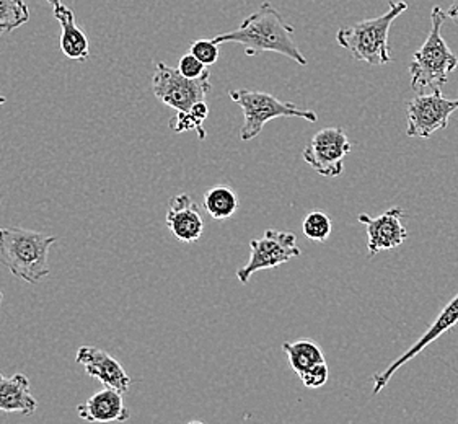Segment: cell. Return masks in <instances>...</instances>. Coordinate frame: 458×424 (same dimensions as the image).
<instances>
[{"label":"cell","instance_id":"83f0119b","mask_svg":"<svg viewBox=\"0 0 458 424\" xmlns=\"http://www.w3.org/2000/svg\"><path fill=\"white\" fill-rule=\"evenodd\" d=\"M2 299H4V294H2V293H0V302H2Z\"/></svg>","mask_w":458,"mask_h":424},{"label":"cell","instance_id":"44dd1931","mask_svg":"<svg viewBox=\"0 0 458 424\" xmlns=\"http://www.w3.org/2000/svg\"><path fill=\"white\" fill-rule=\"evenodd\" d=\"M333 222L330 216L321 211L309 212L302 222L303 235L312 242L325 243L331 235Z\"/></svg>","mask_w":458,"mask_h":424},{"label":"cell","instance_id":"9c48e42d","mask_svg":"<svg viewBox=\"0 0 458 424\" xmlns=\"http://www.w3.org/2000/svg\"><path fill=\"white\" fill-rule=\"evenodd\" d=\"M351 148L352 146L344 131L325 128L303 148L302 158L318 175L336 178L344 172V158L348 157Z\"/></svg>","mask_w":458,"mask_h":424},{"label":"cell","instance_id":"7a4b0ae2","mask_svg":"<svg viewBox=\"0 0 458 424\" xmlns=\"http://www.w3.org/2000/svg\"><path fill=\"white\" fill-rule=\"evenodd\" d=\"M55 242V235L43 232L4 227L0 229V265L28 284H38L51 275L47 253Z\"/></svg>","mask_w":458,"mask_h":424},{"label":"cell","instance_id":"8fae6325","mask_svg":"<svg viewBox=\"0 0 458 424\" xmlns=\"http://www.w3.org/2000/svg\"><path fill=\"white\" fill-rule=\"evenodd\" d=\"M403 216L402 208H392L377 217L359 214V222L366 225L369 257H376L378 251L403 245L404 240L408 239Z\"/></svg>","mask_w":458,"mask_h":424},{"label":"cell","instance_id":"8992f818","mask_svg":"<svg viewBox=\"0 0 458 424\" xmlns=\"http://www.w3.org/2000/svg\"><path fill=\"white\" fill-rule=\"evenodd\" d=\"M152 90L166 106L176 111H188L194 103L202 102L211 92V72L206 71L198 79H188L178 69L157 63Z\"/></svg>","mask_w":458,"mask_h":424},{"label":"cell","instance_id":"d6986e66","mask_svg":"<svg viewBox=\"0 0 458 424\" xmlns=\"http://www.w3.org/2000/svg\"><path fill=\"white\" fill-rule=\"evenodd\" d=\"M209 116V106L208 103H194L193 106L188 111H176L174 120L170 121V128L174 132H186V131H196L198 138L204 140L206 139V131L202 128L204 121Z\"/></svg>","mask_w":458,"mask_h":424},{"label":"cell","instance_id":"d4e9b609","mask_svg":"<svg viewBox=\"0 0 458 424\" xmlns=\"http://www.w3.org/2000/svg\"><path fill=\"white\" fill-rule=\"evenodd\" d=\"M447 17H449L450 20H454L458 25V0H452V5H450V9L447 10Z\"/></svg>","mask_w":458,"mask_h":424},{"label":"cell","instance_id":"52a82bcc","mask_svg":"<svg viewBox=\"0 0 458 424\" xmlns=\"http://www.w3.org/2000/svg\"><path fill=\"white\" fill-rule=\"evenodd\" d=\"M297 257H301V249L295 233L267 229L261 239L250 242V259L245 267H239L237 277L242 284H247L258 271L281 267Z\"/></svg>","mask_w":458,"mask_h":424},{"label":"cell","instance_id":"277c9868","mask_svg":"<svg viewBox=\"0 0 458 424\" xmlns=\"http://www.w3.org/2000/svg\"><path fill=\"white\" fill-rule=\"evenodd\" d=\"M408 10V4L390 2L384 15L377 19L362 20L352 27L339 28L336 41L341 47L348 49L356 61L370 65H386L392 61L388 49V35L394 20Z\"/></svg>","mask_w":458,"mask_h":424},{"label":"cell","instance_id":"4fadbf2b","mask_svg":"<svg viewBox=\"0 0 458 424\" xmlns=\"http://www.w3.org/2000/svg\"><path fill=\"white\" fill-rule=\"evenodd\" d=\"M166 225L174 237L183 243H194L201 239L204 221L199 208L190 194H176L170 199Z\"/></svg>","mask_w":458,"mask_h":424},{"label":"cell","instance_id":"cb8c5ba5","mask_svg":"<svg viewBox=\"0 0 458 424\" xmlns=\"http://www.w3.org/2000/svg\"><path fill=\"white\" fill-rule=\"evenodd\" d=\"M208 65L202 64L201 61L196 57V55L188 53L180 59V64H178V71L188 77V79H198L201 77L208 69Z\"/></svg>","mask_w":458,"mask_h":424},{"label":"cell","instance_id":"484cf974","mask_svg":"<svg viewBox=\"0 0 458 424\" xmlns=\"http://www.w3.org/2000/svg\"><path fill=\"white\" fill-rule=\"evenodd\" d=\"M7 102V98H5V97H2V95H0V105H4V103Z\"/></svg>","mask_w":458,"mask_h":424},{"label":"cell","instance_id":"9a60e30c","mask_svg":"<svg viewBox=\"0 0 458 424\" xmlns=\"http://www.w3.org/2000/svg\"><path fill=\"white\" fill-rule=\"evenodd\" d=\"M55 17L61 25V51L65 57L85 63L90 57V43L82 28L75 23V15L72 10L65 7L61 0L53 2Z\"/></svg>","mask_w":458,"mask_h":424},{"label":"cell","instance_id":"ac0fdd59","mask_svg":"<svg viewBox=\"0 0 458 424\" xmlns=\"http://www.w3.org/2000/svg\"><path fill=\"white\" fill-rule=\"evenodd\" d=\"M283 351L289 358V364L297 376L310 369L315 364L325 360V354L320 346L310 340H299V342H285Z\"/></svg>","mask_w":458,"mask_h":424},{"label":"cell","instance_id":"7402d4cb","mask_svg":"<svg viewBox=\"0 0 458 424\" xmlns=\"http://www.w3.org/2000/svg\"><path fill=\"white\" fill-rule=\"evenodd\" d=\"M190 53L196 55L202 64L209 67L219 59V45L214 39H198L191 43Z\"/></svg>","mask_w":458,"mask_h":424},{"label":"cell","instance_id":"4316f807","mask_svg":"<svg viewBox=\"0 0 458 424\" xmlns=\"http://www.w3.org/2000/svg\"><path fill=\"white\" fill-rule=\"evenodd\" d=\"M5 33H7V31H5V28L0 27V35H5Z\"/></svg>","mask_w":458,"mask_h":424},{"label":"cell","instance_id":"2e32d148","mask_svg":"<svg viewBox=\"0 0 458 424\" xmlns=\"http://www.w3.org/2000/svg\"><path fill=\"white\" fill-rule=\"evenodd\" d=\"M38 402L30 392V380L23 374L4 377L0 374V411L33 415Z\"/></svg>","mask_w":458,"mask_h":424},{"label":"cell","instance_id":"30bf717a","mask_svg":"<svg viewBox=\"0 0 458 424\" xmlns=\"http://www.w3.org/2000/svg\"><path fill=\"white\" fill-rule=\"evenodd\" d=\"M458 323V293L449 304L444 307V310L440 312L439 317L432 322L431 326L422 333L421 338L418 342L414 343L412 346H410V350L404 351L403 354L394 360L386 370L382 372H377L376 376L372 377L374 380V395H378L384 388L386 387V384L390 382V378L394 377V372L400 369L402 366H404L406 362L414 360L421 351L426 350L432 342H436L437 338H440L444 333L452 330Z\"/></svg>","mask_w":458,"mask_h":424},{"label":"cell","instance_id":"6da1fadb","mask_svg":"<svg viewBox=\"0 0 458 424\" xmlns=\"http://www.w3.org/2000/svg\"><path fill=\"white\" fill-rule=\"evenodd\" d=\"M293 25L285 23L281 13L266 2L259 9L243 20L237 30L222 33L214 38L217 45L224 43H237L245 47L247 55H258L259 53H277L287 59H293L297 64L307 65L305 55L293 41Z\"/></svg>","mask_w":458,"mask_h":424},{"label":"cell","instance_id":"e0dca14e","mask_svg":"<svg viewBox=\"0 0 458 424\" xmlns=\"http://www.w3.org/2000/svg\"><path fill=\"white\" fill-rule=\"evenodd\" d=\"M202 206L212 219H230L239 209V198L230 186H212L204 193Z\"/></svg>","mask_w":458,"mask_h":424},{"label":"cell","instance_id":"5b68a950","mask_svg":"<svg viewBox=\"0 0 458 424\" xmlns=\"http://www.w3.org/2000/svg\"><path fill=\"white\" fill-rule=\"evenodd\" d=\"M232 102L237 103L243 111V128L240 131L242 140H251L261 134V131L276 118H302L309 123H317L318 116L312 110H303L291 102H281L271 93L255 92V90H230Z\"/></svg>","mask_w":458,"mask_h":424},{"label":"cell","instance_id":"ba28073f","mask_svg":"<svg viewBox=\"0 0 458 424\" xmlns=\"http://www.w3.org/2000/svg\"><path fill=\"white\" fill-rule=\"evenodd\" d=\"M455 111H458V98H447L442 90L418 95L406 106L408 138H431L436 131L449 126L450 116Z\"/></svg>","mask_w":458,"mask_h":424},{"label":"cell","instance_id":"5bb4252c","mask_svg":"<svg viewBox=\"0 0 458 424\" xmlns=\"http://www.w3.org/2000/svg\"><path fill=\"white\" fill-rule=\"evenodd\" d=\"M77 413L90 423H124L131 418L123 394L110 387L103 388L77 406Z\"/></svg>","mask_w":458,"mask_h":424},{"label":"cell","instance_id":"3957f363","mask_svg":"<svg viewBox=\"0 0 458 424\" xmlns=\"http://www.w3.org/2000/svg\"><path fill=\"white\" fill-rule=\"evenodd\" d=\"M447 19V12L437 5L432 9L431 31L422 47L412 55L410 63L411 89L414 92L442 90V87L449 82L450 72L457 69L458 57L452 53L442 37V25Z\"/></svg>","mask_w":458,"mask_h":424},{"label":"cell","instance_id":"7c38bea8","mask_svg":"<svg viewBox=\"0 0 458 424\" xmlns=\"http://www.w3.org/2000/svg\"><path fill=\"white\" fill-rule=\"evenodd\" d=\"M77 362L90 377L98 378L105 387L114 388L121 394H126L131 388L132 378L129 377L124 368L106 351L93 346H82L77 351Z\"/></svg>","mask_w":458,"mask_h":424},{"label":"cell","instance_id":"ffe728a7","mask_svg":"<svg viewBox=\"0 0 458 424\" xmlns=\"http://www.w3.org/2000/svg\"><path fill=\"white\" fill-rule=\"evenodd\" d=\"M30 21V10L25 0H0V27L10 33Z\"/></svg>","mask_w":458,"mask_h":424},{"label":"cell","instance_id":"f1b7e54d","mask_svg":"<svg viewBox=\"0 0 458 424\" xmlns=\"http://www.w3.org/2000/svg\"><path fill=\"white\" fill-rule=\"evenodd\" d=\"M47 2H49V4H53V2H55V0H47Z\"/></svg>","mask_w":458,"mask_h":424},{"label":"cell","instance_id":"603a6c76","mask_svg":"<svg viewBox=\"0 0 458 424\" xmlns=\"http://www.w3.org/2000/svg\"><path fill=\"white\" fill-rule=\"evenodd\" d=\"M299 377L302 378V384L307 388L323 387L328 382V378H330V369H328L327 360L315 364L313 368L305 370Z\"/></svg>","mask_w":458,"mask_h":424}]
</instances>
